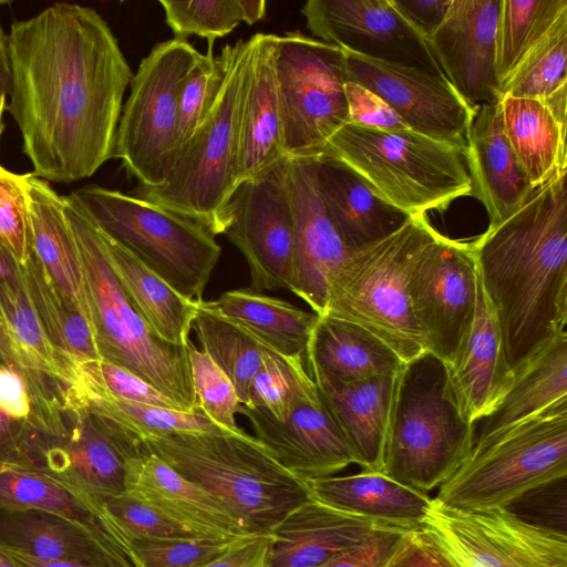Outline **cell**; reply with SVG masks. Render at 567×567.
<instances>
[{"label":"cell","instance_id":"11","mask_svg":"<svg viewBox=\"0 0 567 567\" xmlns=\"http://www.w3.org/2000/svg\"><path fill=\"white\" fill-rule=\"evenodd\" d=\"M187 40L157 43L130 83L116 131L114 157L141 187L161 186L173 165L181 87L199 62Z\"/></svg>","mask_w":567,"mask_h":567},{"label":"cell","instance_id":"53","mask_svg":"<svg viewBox=\"0 0 567 567\" xmlns=\"http://www.w3.org/2000/svg\"><path fill=\"white\" fill-rule=\"evenodd\" d=\"M452 0H390L400 16L426 40L443 21Z\"/></svg>","mask_w":567,"mask_h":567},{"label":"cell","instance_id":"39","mask_svg":"<svg viewBox=\"0 0 567 567\" xmlns=\"http://www.w3.org/2000/svg\"><path fill=\"white\" fill-rule=\"evenodd\" d=\"M192 330L202 349L231 381L240 404H249V386L266 348L228 321L198 306Z\"/></svg>","mask_w":567,"mask_h":567},{"label":"cell","instance_id":"36","mask_svg":"<svg viewBox=\"0 0 567 567\" xmlns=\"http://www.w3.org/2000/svg\"><path fill=\"white\" fill-rule=\"evenodd\" d=\"M567 402V331L554 336L514 372L507 392L481 421L475 441Z\"/></svg>","mask_w":567,"mask_h":567},{"label":"cell","instance_id":"10","mask_svg":"<svg viewBox=\"0 0 567 567\" xmlns=\"http://www.w3.org/2000/svg\"><path fill=\"white\" fill-rule=\"evenodd\" d=\"M104 234L182 297L203 301L221 248L203 226L131 193L90 184L72 192Z\"/></svg>","mask_w":567,"mask_h":567},{"label":"cell","instance_id":"45","mask_svg":"<svg viewBox=\"0 0 567 567\" xmlns=\"http://www.w3.org/2000/svg\"><path fill=\"white\" fill-rule=\"evenodd\" d=\"M198 410L216 425L240 436L248 433L237 424L240 406L236 390L224 371L193 342L187 343Z\"/></svg>","mask_w":567,"mask_h":567},{"label":"cell","instance_id":"4","mask_svg":"<svg viewBox=\"0 0 567 567\" xmlns=\"http://www.w3.org/2000/svg\"><path fill=\"white\" fill-rule=\"evenodd\" d=\"M475 429L446 364L425 351L396 375L381 472L424 493L440 487L471 453Z\"/></svg>","mask_w":567,"mask_h":567},{"label":"cell","instance_id":"29","mask_svg":"<svg viewBox=\"0 0 567 567\" xmlns=\"http://www.w3.org/2000/svg\"><path fill=\"white\" fill-rule=\"evenodd\" d=\"M396 375L339 382L311 374L351 450L354 464L362 470L382 468Z\"/></svg>","mask_w":567,"mask_h":567},{"label":"cell","instance_id":"8","mask_svg":"<svg viewBox=\"0 0 567 567\" xmlns=\"http://www.w3.org/2000/svg\"><path fill=\"white\" fill-rule=\"evenodd\" d=\"M234 45L221 93L204 123L175 156L158 187L137 186L131 194L203 226L214 236L227 226L235 189L238 121L248 78L252 39Z\"/></svg>","mask_w":567,"mask_h":567},{"label":"cell","instance_id":"6","mask_svg":"<svg viewBox=\"0 0 567 567\" xmlns=\"http://www.w3.org/2000/svg\"><path fill=\"white\" fill-rule=\"evenodd\" d=\"M322 153L409 216L444 212L455 199L472 196L465 153L412 130L384 131L347 122Z\"/></svg>","mask_w":567,"mask_h":567},{"label":"cell","instance_id":"14","mask_svg":"<svg viewBox=\"0 0 567 567\" xmlns=\"http://www.w3.org/2000/svg\"><path fill=\"white\" fill-rule=\"evenodd\" d=\"M421 528L462 567H567L566 534L508 508L457 509L433 498Z\"/></svg>","mask_w":567,"mask_h":567},{"label":"cell","instance_id":"33","mask_svg":"<svg viewBox=\"0 0 567 567\" xmlns=\"http://www.w3.org/2000/svg\"><path fill=\"white\" fill-rule=\"evenodd\" d=\"M104 505L37 470L0 463V507L60 516L89 528L133 557L130 540Z\"/></svg>","mask_w":567,"mask_h":567},{"label":"cell","instance_id":"32","mask_svg":"<svg viewBox=\"0 0 567 567\" xmlns=\"http://www.w3.org/2000/svg\"><path fill=\"white\" fill-rule=\"evenodd\" d=\"M404 363L367 329L326 315L319 316L306 357L310 377L321 374L339 382L396 375Z\"/></svg>","mask_w":567,"mask_h":567},{"label":"cell","instance_id":"7","mask_svg":"<svg viewBox=\"0 0 567 567\" xmlns=\"http://www.w3.org/2000/svg\"><path fill=\"white\" fill-rule=\"evenodd\" d=\"M436 231L426 214L414 215L390 236L352 251L330 277L323 315L361 326L404 362L425 352L408 282L416 257Z\"/></svg>","mask_w":567,"mask_h":567},{"label":"cell","instance_id":"58","mask_svg":"<svg viewBox=\"0 0 567 567\" xmlns=\"http://www.w3.org/2000/svg\"><path fill=\"white\" fill-rule=\"evenodd\" d=\"M245 21L247 24H254L260 21L266 13V1L264 0H243Z\"/></svg>","mask_w":567,"mask_h":567},{"label":"cell","instance_id":"37","mask_svg":"<svg viewBox=\"0 0 567 567\" xmlns=\"http://www.w3.org/2000/svg\"><path fill=\"white\" fill-rule=\"evenodd\" d=\"M499 103L506 138L532 188L567 174V125L540 100L505 95Z\"/></svg>","mask_w":567,"mask_h":567},{"label":"cell","instance_id":"22","mask_svg":"<svg viewBox=\"0 0 567 567\" xmlns=\"http://www.w3.org/2000/svg\"><path fill=\"white\" fill-rule=\"evenodd\" d=\"M206 538L231 540L250 534L212 494L156 455L142 451L126 461L125 492Z\"/></svg>","mask_w":567,"mask_h":567},{"label":"cell","instance_id":"30","mask_svg":"<svg viewBox=\"0 0 567 567\" xmlns=\"http://www.w3.org/2000/svg\"><path fill=\"white\" fill-rule=\"evenodd\" d=\"M317 186L330 220L351 251L390 236L411 217L378 197L355 174L323 153L318 155Z\"/></svg>","mask_w":567,"mask_h":567},{"label":"cell","instance_id":"44","mask_svg":"<svg viewBox=\"0 0 567 567\" xmlns=\"http://www.w3.org/2000/svg\"><path fill=\"white\" fill-rule=\"evenodd\" d=\"M159 4L175 39L197 35L212 48L216 39L226 37L245 21L243 0H161Z\"/></svg>","mask_w":567,"mask_h":567},{"label":"cell","instance_id":"42","mask_svg":"<svg viewBox=\"0 0 567 567\" xmlns=\"http://www.w3.org/2000/svg\"><path fill=\"white\" fill-rule=\"evenodd\" d=\"M249 404L278 420L285 419L299 404L319 398L305 360L286 357L266 349L261 365L248 392Z\"/></svg>","mask_w":567,"mask_h":567},{"label":"cell","instance_id":"26","mask_svg":"<svg viewBox=\"0 0 567 567\" xmlns=\"http://www.w3.org/2000/svg\"><path fill=\"white\" fill-rule=\"evenodd\" d=\"M0 545L43 559L95 567H136L115 544L60 516L35 509L0 507Z\"/></svg>","mask_w":567,"mask_h":567},{"label":"cell","instance_id":"56","mask_svg":"<svg viewBox=\"0 0 567 567\" xmlns=\"http://www.w3.org/2000/svg\"><path fill=\"white\" fill-rule=\"evenodd\" d=\"M0 90L9 93L10 90V65L8 55V37L0 24Z\"/></svg>","mask_w":567,"mask_h":567},{"label":"cell","instance_id":"13","mask_svg":"<svg viewBox=\"0 0 567 567\" xmlns=\"http://www.w3.org/2000/svg\"><path fill=\"white\" fill-rule=\"evenodd\" d=\"M478 269L470 240L436 231L416 257L408 290L424 351L452 363L473 324Z\"/></svg>","mask_w":567,"mask_h":567},{"label":"cell","instance_id":"25","mask_svg":"<svg viewBox=\"0 0 567 567\" xmlns=\"http://www.w3.org/2000/svg\"><path fill=\"white\" fill-rule=\"evenodd\" d=\"M465 161L472 196L496 225L528 198L533 188L506 138L499 101L477 106L466 135Z\"/></svg>","mask_w":567,"mask_h":567},{"label":"cell","instance_id":"34","mask_svg":"<svg viewBox=\"0 0 567 567\" xmlns=\"http://www.w3.org/2000/svg\"><path fill=\"white\" fill-rule=\"evenodd\" d=\"M25 188L33 252L54 285L91 326L83 269L62 195L32 173H28Z\"/></svg>","mask_w":567,"mask_h":567},{"label":"cell","instance_id":"27","mask_svg":"<svg viewBox=\"0 0 567 567\" xmlns=\"http://www.w3.org/2000/svg\"><path fill=\"white\" fill-rule=\"evenodd\" d=\"M377 527L311 498L271 530L267 567H317L358 545Z\"/></svg>","mask_w":567,"mask_h":567},{"label":"cell","instance_id":"21","mask_svg":"<svg viewBox=\"0 0 567 567\" xmlns=\"http://www.w3.org/2000/svg\"><path fill=\"white\" fill-rule=\"evenodd\" d=\"M254 437L286 470L302 480L331 476L354 463L351 450L328 406L319 398L278 420L267 411L240 404Z\"/></svg>","mask_w":567,"mask_h":567},{"label":"cell","instance_id":"5","mask_svg":"<svg viewBox=\"0 0 567 567\" xmlns=\"http://www.w3.org/2000/svg\"><path fill=\"white\" fill-rule=\"evenodd\" d=\"M83 269L91 329L102 360L137 375L183 411L200 412L187 346L162 340L135 311L114 277L99 230L78 198L62 196Z\"/></svg>","mask_w":567,"mask_h":567},{"label":"cell","instance_id":"19","mask_svg":"<svg viewBox=\"0 0 567 567\" xmlns=\"http://www.w3.org/2000/svg\"><path fill=\"white\" fill-rule=\"evenodd\" d=\"M502 0H452L426 45L443 76L473 107L501 100L496 35Z\"/></svg>","mask_w":567,"mask_h":567},{"label":"cell","instance_id":"31","mask_svg":"<svg viewBox=\"0 0 567 567\" xmlns=\"http://www.w3.org/2000/svg\"><path fill=\"white\" fill-rule=\"evenodd\" d=\"M198 306L237 327L266 349L305 360L317 313L250 289L223 292L217 299Z\"/></svg>","mask_w":567,"mask_h":567},{"label":"cell","instance_id":"59","mask_svg":"<svg viewBox=\"0 0 567 567\" xmlns=\"http://www.w3.org/2000/svg\"><path fill=\"white\" fill-rule=\"evenodd\" d=\"M0 567H19L8 550L0 545Z\"/></svg>","mask_w":567,"mask_h":567},{"label":"cell","instance_id":"62","mask_svg":"<svg viewBox=\"0 0 567 567\" xmlns=\"http://www.w3.org/2000/svg\"><path fill=\"white\" fill-rule=\"evenodd\" d=\"M12 1H8V0H0V6H8L10 4Z\"/></svg>","mask_w":567,"mask_h":567},{"label":"cell","instance_id":"3","mask_svg":"<svg viewBox=\"0 0 567 567\" xmlns=\"http://www.w3.org/2000/svg\"><path fill=\"white\" fill-rule=\"evenodd\" d=\"M142 445L212 494L250 535L270 534L312 498L306 481L249 434L175 433L147 437Z\"/></svg>","mask_w":567,"mask_h":567},{"label":"cell","instance_id":"50","mask_svg":"<svg viewBox=\"0 0 567 567\" xmlns=\"http://www.w3.org/2000/svg\"><path fill=\"white\" fill-rule=\"evenodd\" d=\"M344 93L348 122L384 131L411 130L381 97L364 86L346 81Z\"/></svg>","mask_w":567,"mask_h":567},{"label":"cell","instance_id":"55","mask_svg":"<svg viewBox=\"0 0 567 567\" xmlns=\"http://www.w3.org/2000/svg\"><path fill=\"white\" fill-rule=\"evenodd\" d=\"M19 567H95L89 564L60 560L43 559L19 550L6 548Z\"/></svg>","mask_w":567,"mask_h":567},{"label":"cell","instance_id":"46","mask_svg":"<svg viewBox=\"0 0 567 567\" xmlns=\"http://www.w3.org/2000/svg\"><path fill=\"white\" fill-rule=\"evenodd\" d=\"M104 506L131 544L143 539L206 538L187 525L127 494L107 499Z\"/></svg>","mask_w":567,"mask_h":567},{"label":"cell","instance_id":"2","mask_svg":"<svg viewBox=\"0 0 567 567\" xmlns=\"http://www.w3.org/2000/svg\"><path fill=\"white\" fill-rule=\"evenodd\" d=\"M557 175L470 240L513 373L567 324V184Z\"/></svg>","mask_w":567,"mask_h":567},{"label":"cell","instance_id":"17","mask_svg":"<svg viewBox=\"0 0 567 567\" xmlns=\"http://www.w3.org/2000/svg\"><path fill=\"white\" fill-rule=\"evenodd\" d=\"M66 435L32 442L19 463L105 503L125 492V466L142 442L122 427L89 415Z\"/></svg>","mask_w":567,"mask_h":567},{"label":"cell","instance_id":"9","mask_svg":"<svg viewBox=\"0 0 567 567\" xmlns=\"http://www.w3.org/2000/svg\"><path fill=\"white\" fill-rule=\"evenodd\" d=\"M567 475V402L475 441L440 486L437 503L457 509L508 508Z\"/></svg>","mask_w":567,"mask_h":567},{"label":"cell","instance_id":"41","mask_svg":"<svg viewBox=\"0 0 567 567\" xmlns=\"http://www.w3.org/2000/svg\"><path fill=\"white\" fill-rule=\"evenodd\" d=\"M564 12L567 0H502L496 35L499 87Z\"/></svg>","mask_w":567,"mask_h":567},{"label":"cell","instance_id":"35","mask_svg":"<svg viewBox=\"0 0 567 567\" xmlns=\"http://www.w3.org/2000/svg\"><path fill=\"white\" fill-rule=\"evenodd\" d=\"M97 230L106 261L135 311L162 340L187 346L198 303L182 297L124 246Z\"/></svg>","mask_w":567,"mask_h":567},{"label":"cell","instance_id":"51","mask_svg":"<svg viewBox=\"0 0 567 567\" xmlns=\"http://www.w3.org/2000/svg\"><path fill=\"white\" fill-rule=\"evenodd\" d=\"M383 567H462L422 528L410 530Z\"/></svg>","mask_w":567,"mask_h":567},{"label":"cell","instance_id":"61","mask_svg":"<svg viewBox=\"0 0 567 567\" xmlns=\"http://www.w3.org/2000/svg\"><path fill=\"white\" fill-rule=\"evenodd\" d=\"M22 176V174H14L12 172L7 171L4 167L0 165V178L7 179H18Z\"/></svg>","mask_w":567,"mask_h":567},{"label":"cell","instance_id":"12","mask_svg":"<svg viewBox=\"0 0 567 567\" xmlns=\"http://www.w3.org/2000/svg\"><path fill=\"white\" fill-rule=\"evenodd\" d=\"M275 66L284 155L321 154L348 122L344 51L289 31L277 34Z\"/></svg>","mask_w":567,"mask_h":567},{"label":"cell","instance_id":"24","mask_svg":"<svg viewBox=\"0 0 567 567\" xmlns=\"http://www.w3.org/2000/svg\"><path fill=\"white\" fill-rule=\"evenodd\" d=\"M446 367L455 398L474 424L495 409L513 382L499 322L481 279L473 324Z\"/></svg>","mask_w":567,"mask_h":567},{"label":"cell","instance_id":"47","mask_svg":"<svg viewBox=\"0 0 567 567\" xmlns=\"http://www.w3.org/2000/svg\"><path fill=\"white\" fill-rule=\"evenodd\" d=\"M237 539L134 540L132 555L136 567H200L225 553Z\"/></svg>","mask_w":567,"mask_h":567},{"label":"cell","instance_id":"48","mask_svg":"<svg viewBox=\"0 0 567 567\" xmlns=\"http://www.w3.org/2000/svg\"><path fill=\"white\" fill-rule=\"evenodd\" d=\"M27 177L0 178V245L20 266L32 252Z\"/></svg>","mask_w":567,"mask_h":567},{"label":"cell","instance_id":"52","mask_svg":"<svg viewBox=\"0 0 567 567\" xmlns=\"http://www.w3.org/2000/svg\"><path fill=\"white\" fill-rule=\"evenodd\" d=\"M270 534L238 538L225 553L200 567H267Z\"/></svg>","mask_w":567,"mask_h":567},{"label":"cell","instance_id":"16","mask_svg":"<svg viewBox=\"0 0 567 567\" xmlns=\"http://www.w3.org/2000/svg\"><path fill=\"white\" fill-rule=\"evenodd\" d=\"M343 51L347 81L375 93L412 131L465 153L467 131L477 107L470 105L444 76Z\"/></svg>","mask_w":567,"mask_h":567},{"label":"cell","instance_id":"40","mask_svg":"<svg viewBox=\"0 0 567 567\" xmlns=\"http://www.w3.org/2000/svg\"><path fill=\"white\" fill-rule=\"evenodd\" d=\"M566 63L567 12H564L501 84V97L547 100L567 89Z\"/></svg>","mask_w":567,"mask_h":567},{"label":"cell","instance_id":"49","mask_svg":"<svg viewBox=\"0 0 567 567\" xmlns=\"http://www.w3.org/2000/svg\"><path fill=\"white\" fill-rule=\"evenodd\" d=\"M409 532L378 526L361 543L317 567H383Z\"/></svg>","mask_w":567,"mask_h":567},{"label":"cell","instance_id":"43","mask_svg":"<svg viewBox=\"0 0 567 567\" xmlns=\"http://www.w3.org/2000/svg\"><path fill=\"white\" fill-rule=\"evenodd\" d=\"M233 51V44H225L219 54L214 55L213 48L208 47L206 54L186 76L178 97L174 159L214 109L228 74Z\"/></svg>","mask_w":567,"mask_h":567},{"label":"cell","instance_id":"18","mask_svg":"<svg viewBox=\"0 0 567 567\" xmlns=\"http://www.w3.org/2000/svg\"><path fill=\"white\" fill-rule=\"evenodd\" d=\"M300 11L320 41L443 76L425 40L390 0H309Z\"/></svg>","mask_w":567,"mask_h":567},{"label":"cell","instance_id":"28","mask_svg":"<svg viewBox=\"0 0 567 567\" xmlns=\"http://www.w3.org/2000/svg\"><path fill=\"white\" fill-rule=\"evenodd\" d=\"M311 497L378 526L405 530L421 528L432 499L381 471L362 470L346 476L306 480Z\"/></svg>","mask_w":567,"mask_h":567},{"label":"cell","instance_id":"57","mask_svg":"<svg viewBox=\"0 0 567 567\" xmlns=\"http://www.w3.org/2000/svg\"><path fill=\"white\" fill-rule=\"evenodd\" d=\"M21 266L0 245V298L4 285L20 272Z\"/></svg>","mask_w":567,"mask_h":567},{"label":"cell","instance_id":"1","mask_svg":"<svg viewBox=\"0 0 567 567\" xmlns=\"http://www.w3.org/2000/svg\"><path fill=\"white\" fill-rule=\"evenodd\" d=\"M9 103L32 174L47 182L91 177L114 157L133 72L93 8L56 2L12 22Z\"/></svg>","mask_w":567,"mask_h":567},{"label":"cell","instance_id":"15","mask_svg":"<svg viewBox=\"0 0 567 567\" xmlns=\"http://www.w3.org/2000/svg\"><path fill=\"white\" fill-rule=\"evenodd\" d=\"M245 257L255 292L295 284L293 218L287 188V157L234 189L224 234Z\"/></svg>","mask_w":567,"mask_h":567},{"label":"cell","instance_id":"20","mask_svg":"<svg viewBox=\"0 0 567 567\" xmlns=\"http://www.w3.org/2000/svg\"><path fill=\"white\" fill-rule=\"evenodd\" d=\"M317 163L318 155L287 157V188L293 218L292 293L322 316L330 277L352 251L327 214L317 186Z\"/></svg>","mask_w":567,"mask_h":567},{"label":"cell","instance_id":"38","mask_svg":"<svg viewBox=\"0 0 567 567\" xmlns=\"http://www.w3.org/2000/svg\"><path fill=\"white\" fill-rule=\"evenodd\" d=\"M21 270L35 313L61 362L102 360L89 321L54 285L33 249Z\"/></svg>","mask_w":567,"mask_h":567},{"label":"cell","instance_id":"54","mask_svg":"<svg viewBox=\"0 0 567 567\" xmlns=\"http://www.w3.org/2000/svg\"><path fill=\"white\" fill-rule=\"evenodd\" d=\"M29 440L27 432L0 412V463H18Z\"/></svg>","mask_w":567,"mask_h":567},{"label":"cell","instance_id":"60","mask_svg":"<svg viewBox=\"0 0 567 567\" xmlns=\"http://www.w3.org/2000/svg\"><path fill=\"white\" fill-rule=\"evenodd\" d=\"M7 106V93L0 90V138L3 132V112Z\"/></svg>","mask_w":567,"mask_h":567},{"label":"cell","instance_id":"23","mask_svg":"<svg viewBox=\"0 0 567 567\" xmlns=\"http://www.w3.org/2000/svg\"><path fill=\"white\" fill-rule=\"evenodd\" d=\"M251 39V59L238 121L235 188L286 157L275 66L277 34L259 32Z\"/></svg>","mask_w":567,"mask_h":567}]
</instances>
